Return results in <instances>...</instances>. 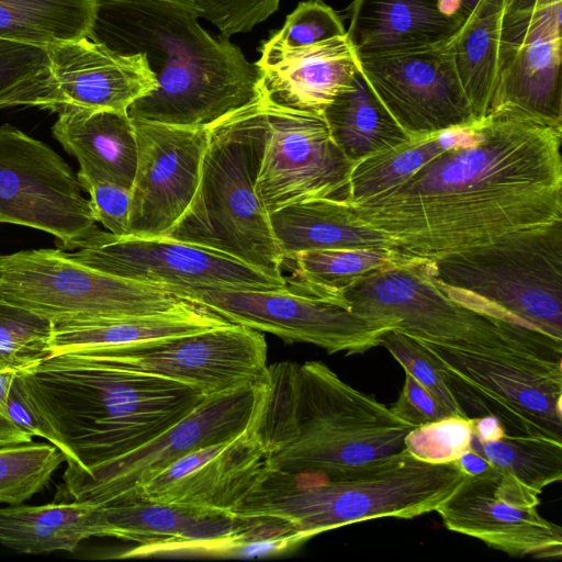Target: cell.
Masks as SVG:
<instances>
[{"instance_id":"obj_1","label":"cell","mask_w":562,"mask_h":562,"mask_svg":"<svg viewBox=\"0 0 562 562\" xmlns=\"http://www.w3.org/2000/svg\"><path fill=\"white\" fill-rule=\"evenodd\" d=\"M561 142L562 121L502 105L405 182L351 206L420 259L562 222Z\"/></svg>"},{"instance_id":"obj_2","label":"cell","mask_w":562,"mask_h":562,"mask_svg":"<svg viewBox=\"0 0 562 562\" xmlns=\"http://www.w3.org/2000/svg\"><path fill=\"white\" fill-rule=\"evenodd\" d=\"M14 384L54 431L67 463V494L80 501L109 465L181 420L207 396L157 375L120 367L98 350L47 355Z\"/></svg>"},{"instance_id":"obj_3","label":"cell","mask_w":562,"mask_h":562,"mask_svg":"<svg viewBox=\"0 0 562 562\" xmlns=\"http://www.w3.org/2000/svg\"><path fill=\"white\" fill-rule=\"evenodd\" d=\"M198 19L172 0H99L93 40L122 54H144L158 82L128 106L130 119L209 127L258 98L256 65Z\"/></svg>"},{"instance_id":"obj_4","label":"cell","mask_w":562,"mask_h":562,"mask_svg":"<svg viewBox=\"0 0 562 562\" xmlns=\"http://www.w3.org/2000/svg\"><path fill=\"white\" fill-rule=\"evenodd\" d=\"M249 427L271 469L325 472L396 454L415 426L321 361L268 366Z\"/></svg>"},{"instance_id":"obj_5","label":"cell","mask_w":562,"mask_h":562,"mask_svg":"<svg viewBox=\"0 0 562 562\" xmlns=\"http://www.w3.org/2000/svg\"><path fill=\"white\" fill-rule=\"evenodd\" d=\"M464 476L452 462H424L406 450L325 472L286 473L268 465L233 515L279 518L311 539L366 520L436 512Z\"/></svg>"},{"instance_id":"obj_6","label":"cell","mask_w":562,"mask_h":562,"mask_svg":"<svg viewBox=\"0 0 562 562\" xmlns=\"http://www.w3.org/2000/svg\"><path fill=\"white\" fill-rule=\"evenodd\" d=\"M265 143L259 95L210 125L195 194L166 237L217 250L283 279L284 255L256 192Z\"/></svg>"},{"instance_id":"obj_7","label":"cell","mask_w":562,"mask_h":562,"mask_svg":"<svg viewBox=\"0 0 562 562\" xmlns=\"http://www.w3.org/2000/svg\"><path fill=\"white\" fill-rule=\"evenodd\" d=\"M420 261L454 301L562 339V222Z\"/></svg>"},{"instance_id":"obj_8","label":"cell","mask_w":562,"mask_h":562,"mask_svg":"<svg viewBox=\"0 0 562 562\" xmlns=\"http://www.w3.org/2000/svg\"><path fill=\"white\" fill-rule=\"evenodd\" d=\"M342 295L353 312L417 340L471 352H562V339L454 301L429 278L419 258L363 277Z\"/></svg>"},{"instance_id":"obj_9","label":"cell","mask_w":562,"mask_h":562,"mask_svg":"<svg viewBox=\"0 0 562 562\" xmlns=\"http://www.w3.org/2000/svg\"><path fill=\"white\" fill-rule=\"evenodd\" d=\"M418 341L436 360L465 417L492 415L506 435L562 441V355L471 352Z\"/></svg>"},{"instance_id":"obj_10","label":"cell","mask_w":562,"mask_h":562,"mask_svg":"<svg viewBox=\"0 0 562 562\" xmlns=\"http://www.w3.org/2000/svg\"><path fill=\"white\" fill-rule=\"evenodd\" d=\"M0 300L50 323L160 314L189 304L158 285L81 265L60 249L0 256Z\"/></svg>"},{"instance_id":"obj_11","label":"cell","mask_w":562,"mask_h":562,"mask_svg":"<svg viewBox=\"0 0 562 562\" xmlns=\"http://www.w3.org/2000/svg\"><path fill=\"white\" fill-rule=\"evenodd\" d=\"M176 297L229 323L269 333L288 342L312 344L328 353H362L380 346L393 325L364 317L346 301L282 290L162 286Z\"/></svg>"},{"instance_id":"obj_12","label":"cell","mask_w":562,"mask_h":562,"mask_svg":"<svg viewBox=\"0 0 562 562\" xmlns=\"http://www.w3.org/2000/svg\"><path fill=\"white\" fill-rule=\"evenodd\" d=\"M0 223L50 234L65 249L82 248L103 232L71 167L10 124L0 126Z\"/></svg>"},{"instance_id":"obj_13","label":"cell","mask_w":562,"mask_h":562,"mask_svg":"<svg viewBox=\"0 0 562 562\" xmlns=\"http://www.w3.org/2000/svg\"><path fill=\"white\" fill-rule=\"evenodd\" d=\"M260 98L266 143L256 192L266 211L316 199L348 202L353 165L333 139L324 116Z\"/></svg>"},{"instance_id":"obj_14","label":"cell","mask_w":562,"mask_h":562,"mask_svg":"<svg viewBox=\"0 0 562 562\" xmlns=\"http://www.w3.org/2000/svg\"><path fill=\"white\" fill-rule=\"evenodd\" d=\"M90 350L100 351L120 367L190 385L205 396L257 385L268 369L263 334L233 323L189 335Z\"/></svg>"},{"instance_id":"obj_15","label":"cell","mask_w":562,"mask_h":562,"mask_svg":"<svg viewBox=\"0 0 562 562\" xmlns=\"http://www.w3.org/2000/svg\"><path fill=\"white\" fill-rule=\"evenodd\" d=\"M75 261L119 278L162 286L282 290L271 277L234 257L199 245L161 237L115 236L102 232L68 254Z\"/></svg>"},{"instance_id":"obj_16","label":"cell","mask_w":562,"mask_h":562,"mask_svg":"<svg viewBox=\"0 0 562 562\" xmlns=\"http://www.w3.org/2000/svg\"><path fill=\"white\" fill-rule=\"evenodd\" d=\"M561 63L562 0H505L493 111L513 105L562 121Z\"/></svg>"},{"instance_id":"obj_17","label":"cell","mask_w":562,"mask_h":562,"mask_svg":"<svg viewBox=\"0 0 562 562\" xmlns=\"http://www.w3.org/2000/svg\"><path fill=\"white\" fill-rule=\"evenodd\" d=\"M357 61L375 95L412 137L477 121L446 43Z\"/></svg>"},{"instance_id":"obj_18","label":"cell","mask_w":562,"mask_h":562,"mask_svg":"<svg viewBox=\"0 0 562 562\" xmlns=\"http://www.w3.org/2000/svg\"><path fill=\"white\" fill-rule=\"evenodd\" d=\"M137 140L130 233L166 236L190 205L201 173L209 127L131 119Z\"/></svg>"},{"instance_id":"obj_19","label":"cell","mask_w":562,"mask_h":562,"mask_svg":"<svg viewBox=\"0 0 562 562\" xmlns=\"http://www.w3.org/2000/svg\"><path fill=\"white\" fill-rule=\"evenodd\" d=\"M257 396L258 384L207 396L181 420L109 465L80 501L126 502L184 454L240 435L250 424Z\"/></svg>"},{"instance_id":"obj_20","label":"cell","mask_w":562,"mask_h":562,"mask_svg":"<svg viewBox=\"0 0 562 562\" xmlns=\"http://www.w3.org/2000/svg\"><path fill=\"white\" fill-rule=\"evenodd\" d=\"M267 468L266 451L248 426L234 438L184 454L128 501L158 502L233 515Z\"/></svg>"},{"instance_id":"obj_21","label":"cell","mask_w":562,"mask_h":562,"mask_svg":"<svg viewBox=\"0 0 562 562\" xmlns=\"http://www.w3.org/2000/svg\"><path fill=\"white\" fill-rule=\"evenodd\" d=\"M54 103L65 108L127 113L158 82L144 54H122L89 37L47 47Z\"/></svg>"},{"instance_id":"obj_22","label":"cell","mask_w":562,"mask_h":562,"mask_svg":"<svg viewBox=\"0 0 562 562\" xmlns=\"http://www.w3.org/2000/svg\"><path fill=\"white\" fill-rule=\"evenodd\" d=\"M447 529L479 539L516 557L560 560L561 527L542 517L537 507L519 506L497 492V473L464 476L437 507Z\"/></svg>"},{"instance_id":"obj_23","label":"cell","mask_w":562,"mask_h":562,"mask_svg":"<svg viewBox=\"0 0 562 562\" xmlns=\"http://www.w3.org/2000/svg\"><path fill=\"white\" fill-rule=\"evenodd\" d=\"M255 65L260 97L278 106L322 115L338 94L352 87L358 71L346 35L302 47H286L271 37Z\"/></svg>"},{"instance_id":"obj_24","label":"cell","mask_w":562,"mask_h":562,"mask_svg":"<svg viewBox=\"0 0 562 562\" xmlns=\"http://www.w3.org/2000/svg\"><path fill=\"white\" fill-rule=\"evenodd\" d=\"M346 12L357 58L442 45L461 25L441 12L439 0H352Z\"/></svg>"},{"instance_id":"obj_25","label":"cell","mask_w":562,"mask_h":562,"mask_svg":"<svg viewBox=\"0 0 562 562\" xmlns=\"http://www.w3.org/2000/svg\"><path fill=\"white\" fill-rule=\"evenodd\" d=\"M57 114L53 135L77 158L79 172L131 189L137 166V140L127 113L65 108Z\"/></svg>"},{"instance_id":"obj_26","label":"cell","mask_w":562,"mask_h":562,"mask_svg":"<svg viewBox=\"0 0 562 562\" xmlns=\"http://www.w3.org/2000/svg\"><path fill=\"white\" fill-rule=\"evenodd\" d=\"M92 537H110L101 503L72 499L0 508V544L21 553L72 552Z\"/></svg>"},{"instance_id":"obj_27","label":"cell","mask_w":562,"mask_h":562,"mask_svg":"<svg viewBox=\"0 0 562 562\" xmlns=\"http://www.w3.org/2000/svg\"><path fill=\"white\" fill-rule=\"evenodd\" d=\"M284 256L333 248H394L381 231L363 221L347 201L316 199L269 214Z\"/></svg>"},{"instance_id":"obj_28","label":"cell","mask_w":562,"mask_h":562,"mask_svg":"<svg viewBox=\"0 0 562 562\" xmlns=\"http://www.w3.org/2000/svg\"><path fill=\"white\" fill-rule=\"evenodd\" d=\"M228 323L191 303L160 314L52 323L47 352L123 347L194 334Z\"/></svg>"},{"instance_id":"obj_29","label":"cell","mask_w":562,"mask_h":562,"mask_svg":"<svg viewBox=\"0 0 562 562\" xmlns=\"http://www.w3.org/2000/svg\"><path fill=\"white\" fill-rule=\"evenodd\" d=\"M110 537L139 548L195 542L235 530L241 517L227 513L134 499L104 505Z\"/></svg>"},{"instance_id":"obj_30","label":"cell","mask_w":562,"mask_h":562,"mask_svg":"<svg viewBox=\"0 0 562 562\" xmlns=\"http://www.w3.org/2000/svg\"><path fill=\"white\" fill-rule=\"evenodd\" d=\"M470 449L492 464L498 494L515 505L538 507L543 488L562 479L560 440L505 435L482 442L471 436Z\"/></svg>"},{"instance_id":"obj_31","label":"cell","mask_w":562,"mask_h":562,"mask_svg":"<svg viewBox=\"0 0 562 562\" xmlns=\"http://www.w3.org/2000/svg\"><path fill=\"white\" fill-rule=\"evenodd\" d=\"M323 116L333 139L352 165L412 137L382 104L359 68L352 87L338 94Z\"/></svg>"},{"instance_id":"obj_32","label":"cell","mask_w":562,"mask_h":562,"mask_svg":"<svg viewBox=\"0 0 562 562\" xmlns=\"http://www.w3.org/2000/svg\"><path fill=\"white\" fill-rule=\"evenodd\" d=\"M413 259L394 248H333L284 256L282 270L295 292L346 301L342 294L356 281Z\"/></svg>"},{"instance_id":"obj_33","label":"cell","mask_w":562,"mask_h":562,"mask_svg":"<svg viewBox=\"0 0 562 562\" xmlns=\"http://www.w3.org/2000/svg\"><path fill=\"white\" fill-rule=\"evenodd\" d=\"M505 0H480L446 43L477 121L493 111L496 54Z\"/></svg>"},{"instance_id":"obj_34","label":"cell","mask_w":562,"mask_h":562,"mask_svg":"<svg viewBox=\"0 0 562 562\" xmlns=\"http://www.w3.org/2000/svg\"><path fill=\"white\" fill-rule=\"evenodd\" d=\"M239 517V526L218 538L155 548L135 546L115 558L252 559L288 553L308 540L285 520L265 516Z\"/></svg>"},{"instance_id":"obj_35","label":"cell","mask_w":562,"mask_h":562,"mask_svg":"<svg viewBox=\"0 0 562 562\" xmlns=\"http://www.w3.org/2000/svg\"><path fill=\"white\" fill-rule=\"evenodd\" d=\"M99 0H0V37L48 47L89 37Z\"/></svg>"},{"instance_id":"obj_36","label":"cell","mask_w":562,"mask_h":562,"mask_svg":"<svg viewBox=\"0 0 562 562\" xmlns=\"http://www.w3.org/2000/svg\"><path fill=\"white\" fill-rule=\"evenodd\" d=\"M473 124L435 134L413 136L352 166L348 203L357 204L405 182L428 161L465 142Z\"/></svg>"},{"instance_id":"obj_37","label":"cell","mask_w":562,"mask_h":562,"mask_svg":"<svg viewBox=\"0 0 562 562\" xmlns=\"http://www.w3.org/2000/svg\"><path fill=\"white\" fill-rule=\"evenodd\" d=\"M54 102L47 47L0 37V110H50Z\"/></svg>"},{"instance_id":"obj_38","label":"cell","mask_w":562,"mask_h":562,"mask_svg":"<svg viewBox=\"0 0 562 562\" xmlns=\"http://www.w3.org/2000/svg\"><path fill=\"white\" fill-rule=\"evenodd\" d=\"M65 462L49 442L0 447V503L20 505L41 492Z\"/></svg>"},{"instance_id":"obj_39","label":"cell","mask_w":562,"mask_h":562,"mask_svg":"<svg viewBox=\"0 0 562 562\" xmlns=\"http://www.w3.org/2000/svg\"><path fill=\"white\" fill-rule=\"evenodd\" d=\"M52 323L0 300V367L23 370L48 355Z\"/></svg>"},{"instance_id":"obj_40","label":"cell","mask_w":562,"mask_h":562,"mask_svg":"<svg viewBox=\"0 0 562 562\" xmlns=\"http://www.w3.org/2000/svg\"><path fill=\"white\" fill-rule=\"evenodd\" d=\"M471 419L450 415L414 427L404 439L405 450L428 463H451L470 449Z\"/></svg>"},{"instance_id":"obj_41","label":"cell","mask_w":562,"mask_h":562,"mask_svg":"<svg viewBox=\"0 0 562 562\" xmlns=\"http://www.w3.org/2000/svg\"><path fill=\"white\" fill-rule=\"evenodd\" d=\"M380 346L386 348L404 371L426 387L451 415L465 417L436 360L418 340L397 329H390L382 335Z\"/></svg>"},{"instance_id":"obj_42","label":"cell","mask_w":562,"mask_h":562,"mask_svg":"<svg viewBox=\"0 0 562 562\" xmlns=\"http://www.w3.org/2000/svg\"><path fill=\"white\" fill-rule=\"evenodd\" d=\"M341 35H346V27L340 15L323 0H306L272 37L286 47H302Z\"/></svg>"},{"instance_id":"obj_43","label":"cell","mask_w":562,"mask_h":562,"mask_svg":"<svg viewBox=\"0 0 562 562\" xmlns=\"http://www.w3.org/2000/svg\"><path fill=\"white\" fill-rule=\"evenodd\" d=\"M214 24L228 37L251 31L271 16L280 0H172Z\"/></svg>"},{"instance_id":"obj_44","label":"cell","mask_w":562,"mask_h":562,"mask_svg":"<svg viewBox=\"0 0 562 562\" xmlns=\"http://www.w3.org/2000/svg\"><path fill=\"white\" fill-rule=\"evenodd\" d=\"M77 178L82 190L89 194L88 200L95 221L115 236H127L132 190L79 171Z\"/></svg>"},{"instance_id":"obj_45","label":"cell","mask_w":562,"mask_h":562,"mask_svg":"<svg viewBox=\"0 0 562 562\" xmlns=\"http://www.w3.org/2000/svg\"><path fill=\"white\" fill-rule=\"evenodd\" d=\"M390 409L400 420L415 427L451 415V413L408 372H405V381L402 391Z\"/></svg>"},{"instance_id":"obj_46","label":"cell","mask_w":562,"mask_h":562,"mask_svg":"<svg viewBox=\"0 0 562 562\" xmlns=\"http://www.w3.org/2000/svg\"><path fill=\"white\" fill-rule=\"evenodd\" d=\"M20 371L12 367H0V447L27 443L33 438L14 422L9 412L10 391Z\"/></svg>"},{"instance_id":"obj_47","label":"cell","mask_w":562,"mask_h":562,"mask_svg":"<svg viewBox=\"0 0 562 562\" xmlns=\"http://www.w3.org/2000/svg\"><path fill=\"white\" fill-rule=\"evenodd\" d=\"M9 412L14 422L30 435L47 440L59 450L54 431L26 404L18 386L12 384L9 396Z\"/></svg>"},{"instance_id":"obj_48","label":"cell","mask_w":562,"mask_h":562,"mask_svg":"<svg viewBox=\"0 0 562 562\" xmlns=\"http://www.w3.org/2000/svg\"><path fill=\"white\" fill-rule=\"evenodd\" d=\"M452 463L467 476H485L495 472L492 464L472 449L464 451Z\"/></svg>"},{"instance_id":"obj_49","label":"cell","mask_w":562,"mask_h":562,"mask_svg":"<svg viewBox=\"0 0 562 562\" xmlns=\"http://www.w3.org/2000/svg\"><path fill=\"white\" fill-rule=\"evenodd\" d=\"M470 419L472 437L482 442L497 440L506 435L503 424L492 415Z\"/></svg>"},{"instance_id":"obj_50","label":"cell","mask_w":562,"mask_h":562,"mask_svg":"<svg viewBox=\"0 0 562 562\" xmlns=\"http://www.w3.org/2000/svg\"><path fill=\"white\" fill-rule=\"evenodd\" d=\"M480 0H439L441 12L461 24L474 10Z\"/></svg>"}]
</instances>
